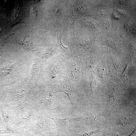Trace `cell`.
Wrapping results in <instances>:
<instances>
[{"mask_svg": "<svg viewBox=\"0 0 136 136\" xmlns=\"http://www.w3.org/2000/svg\"><path fill=\"white\" fill-rule=\"evenodd\" d=\"M39 116L38 111L33 108L16 115L12 127L23 128L28 131L34 125Z\"/></svg>", "mask_w": 136, "mask_h": 136, "instance_id": "cell-1", "label": "cell"}, {"mask_svg": "<svg viewBox=\"0 0 136 136\" xmlns=\"http://www.w3.org/2000/svg\"><path fill=\"white\" fill-rule=\"evenodd\" d=\"M38 118L33 127L28 132L32 136L38 134L42 136H49L53 131V128L49 118L38 112Z\"/></svg>", "mask_w": 136, "mask_h": 136, "instance_id": "cell-2", "label": "cell"}, {"mask_svg": "<svg viewBox=\"0 0 136 136\" xmlns=\"http://www.w3.org/2000/svg\"><path fill=\"white\" fill-rule=\"evenodd\" d=\"M28 90V89L19 87L6 91H1L2 96L0 103L10 106L30 94V92Z\"/></svg>", "mask_w": 136, "mask_h": 136, "instance_id": "cell-3", "label": "cell"}, {"mask_svg": "<svg viewBox=\"0 0 136 136\" xmlns=\"http://www.w3.org/2000/svg\"><path fill=\"white\" fill-rule=\"evenodd\" d=\"M45 116L52 120L56 124L57 127L59 130L65 132L71 131L73 126L78 122L82 120L91 119L90 117L82 115L76 118L66 117L64 118H53L49 116Z\"/></svg>", "mask_w": 136, "mask_h": 136, "instance_id": "cell-4", "label": "cell"}, {"mask_svg": "<svg viewBox=\"0 0 136 136\" xmlns=\"http://www.w3.org/2000/svg\"><path fill=\"white\" fill-rule=\"evenodd\" d=\"M34 97L29 94L19 101L9 106L15 116L33 108Z\"/></svg>", "mask_w": 136, "mask_h": 136, "instance_id": "cell-5", "label": "cell"}, {"mask_svg": "<svg viewBox=\"0 0 136 136\" xmlns=\"http://www.w3.org/2000/svg\"><path fill=\"white\" fill-rule=\"evenodd\" d=\"M0 110L2 118L6 127H11L16 116L9 106L0 103Z\"/></svg>", "mask_w": 136, "mask_h": 136, "instance_id": "cell-6", "label": "cell"}, {"mask_svg": "<svg viewBox=\"0 0 136 136\" xmlns=\"http://www.w3.org/2000/svg\"><path fill=\"white\" fill-rule=\"evenodd\" d=\"M31 135L26 129L19 128H0L1 136H28Z\"/></svg>", "mask_w": 136, "mask_h": 136, "instance_id": "cell-7", "label": "cell"}, {"mask_svg": "<svg viewBox=\"0 0 136 136\" xmlns=\"http://www.w3.org/2000/svg\"><path fill=\"white\" fill-rule=\"evenodd\" d=\"M61 91L65 93L68 96L73 108H78V105L70 85L65 83L60 87Z\"/></svg>", "mask_w": 136, "mask_h": 136, "instance_id": "cell-8", "label": "cell"}, {"mask_svg": "<svg viewBox=\"0 0 136 136\" xmlns=\"http://www.w3.org/2000/svg\"><path fill=\"white\" fill-rule=\"evenodd\" d=\"M21 44L23 47L27 49L31 48L32 45L31 40L28 38L23 39L21 40Z\"/></svg>", "mask_w": 136, "mask_h": 136, "instance_id": "cell-9", "label": "cell"}, {"mask_svg": "<svg viewBox=\"0 0 136 136\" xmlns=\"http://www.w3.org/2000/svg\"><path fill=\"white\" fill-rule=\"evenodd\" d=\"M101 132L100 129L91 131L88 132L83 133H77L75 136H91L93 134L99 133Z\"/></svg>", "mask_w": 136, "mask_h": 136, "instance_id": "cell-10", "label": "cell"}, {"mask_svg": "<svg viewBox=\"0 0 136 136\" xmlns=\"http://www.w3.org/2000/svg\"><path fill=\"white\" fill-rule=\"evenodd\" d=\"M74 18H70L68 19V23L69 29L72 33L75 34Z\"/></svg>", "mask_w": 136, "mask_h": 136, "instance_id": "cell-11", "label": "cell"}, {"mask_svg": "<svg viewBox=\"0 0 136 136\" xmlns=\"http://www.w3.org/2000/svg\"><path fill=\"white\" fill-rule=\"evenodd\" d=\"M12 64H7L1 67V70H4V72L3 73L5 75L9 73L12 71Z\"/></svg>", "mask_w": 136, "mask_h": 136, "instance_id": "cell-12", "label": "cell"}, {"mask_svg": "<svg viewBox=\"0 0 136 136\" xmlns=\"http://www.w3.org/2000/svg\"><path fill=\"white\" fill-rule=\"evenodd\" d=\"M58 42L61 47L62 51L66 55H70V53L68 50V48L65 47L62 44L61 42L60 37L58 38Z\"/></svg>", "mask_w": 136, "mask_h": 136, "instance_id": "cell-13", "label": "cell"}, {"mask_svg": "<svg viewBox=\"0 0 136 136\" xmlns=\"http://www.w3.org/2000/svg\"><path fill=\"white\" fill-rule=\"evenodd\" d=\"M2 96V91L0 90V105ZM6 127L5 124L3 122L2 119L1 117V112L0 110V128Z\"/></svg>", "mask_w": 136, "mask_h": 136, "instance_id": "cell-14", "label": "cell"}, {"mask_svg": "<svg viewBox=\"0 0 136 136\" xmlns=\"http://www.w3.org/2000/svg\"><path fill=\"white\" fill-rule=\"evenodd\" d=\"M60 66L59 63H58L56 64L54 67L52 73V75L53 76L56 75L58 73L60 69Z\"/></svg>", "mask_w": 136, "mask_h": 136, "instance_id": "cell-15", "label": "cell"}, {"mask_svg": "<svg viewBox=\"0 0 136 136\" xmlns=\"http://www.w3.org/2000/svg\"><path fill=\"white\" fill-rule=\"evenodd\" d=\"M32 136H35V135H32Z\"/></svg>", "mask_w": 136, "mask_h": 136, "instance_id": "cell-16", "label": "cell"}, {"mask_svg": "<svg viewBox=\"0 0 136 136\" xmlns=\"http://www.w3.org/2000/svg\"></svg>", "mask_w": 136, "mask_h": 136, "instance_id": "cell-17", "label": "cell"}, {"mask_svg": "<svg viewBox=\"0 0 136 136\" xmlns=\"http://www.w3.org/2000/svg\"></svg>", "mask_w": 136, "mask_h": 136, "instance_id": "cell-18", "label": "cell"}]
</instances>
